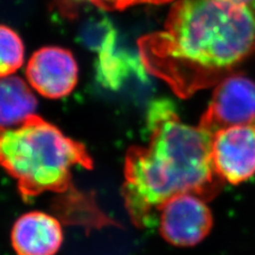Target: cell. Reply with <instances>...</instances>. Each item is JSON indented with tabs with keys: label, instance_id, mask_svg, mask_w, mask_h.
Here are the masks:
<instances>
[{
	"label": "cell",
	"instance_id": "obj_1",
	"mask_svg": "<svg viewBox=\"0 0 255 255\" xmlns=\"http://www.w3.org/2000/svg\"><path fill=\"white\" fill-rule=\"evenodd\" d=\"M137 46L147 73L186 99L255 57V13L221 0H178L164 30L140 37Z\"/></svg>",
	"mask_w": 255,
	"mask_h": 255
},
{
	"label": "cell",
	"instance_id": "obj_2",
	"mask_svg": "<svg viewBox=\"0 0 255 255\" xmlns=\"http://www.w3.org/2000/svg\"><path fill=\"white\" fill-rule=\"evenodd\" d=\"M147 146L127 152L122 195L135 226L149 227L170 198L193 194L210 201L225 184L214 168L213 136L182 122L172 103L158 99L147 114Z\"/></svg>",
	"mask_w": 255,
	"mask_h": 255
},
{
	"label": "cell",
	"instance_id": "obj_3",
	"mask_svg": "<svg viewBox=\"0 0 255 255\" xmlns=\"http://www.w3.org/2000/svg\"><path fill=\"white\" fill-rule=\"evenodd\" d=\"M0 166L17 181L23 200L45 193L59 195L52 210L65 225L87 231L119 226L100 210L94 194L74 185L75 167L93 168L83 143L38 115H30L16 128L0 126Z\"/></svg>",
	"mask_w": 255,
	"mask_h": 255
},
{
	"label": "cell",
	"instance_id": "obj_4",
	"mask_svg": "<svg viewBox=\"0 0 255 255\" xmlns=\"http://www.w3.org/2000/svg\"><path fill=\"white\" fill-rule=\"evenodd\" d=\"M198 125L212 136L227 128L255 125V82L238 73L222 80Z\"/></svg>",
	"mask_w": 255,
	"mask_h": 255
},
{
	"label": "cell",
	"instance_id": "obj_5",
	"mask_svg": "<svg viewBox=\"0 0 255 255\" xmlns=\"http://www.w3.org/2000/svg\"><path fill=\"white\" fill-rule=\"evenodd\" d=\"M159 233L175 247H194L212 231L214 219L202 198L181 194L170 198L159 209Z\"/></svg>",
	"mask_w": 255,
	"mask_h": 255
},
{
	"label": "cell",
	"instance_id": "obj_6",
	"mask_svg": "<svg viewBox=\"0 0 255 255\" xmlns=\"http://www.w3.org/2000/svg\"><path fill=\"white\" fill-rule=\"evenodd\" d=\"M214 168L223 182L241 184L255 175V125L235 126L214 134Z\"/></svg>",
	"mask_w": 255,
	"mask_h": 255
},
{
	"label": "cell",
	"instance_id": "obj_7",
	"mask_svg": "<svg viewBox=\"0 0 255 255\" xmlns=\"http://www.w3.org/2000/svg\"><path fill=\"white\" fill-rule=\"evenodd\" d=\"M29 83L50 99L69 95L78 82V65L74 55L61 47H44L30 58L26 68Z\"/></svg>",
	"mask_w": 255,
	"mask_h": 255
},
{
	"label": "cell",
	"instance_id": "obj_8",
	"mask_svg": "<svg viewBox=\"0 0 255 255\" xmlns=\"http://www.w3.org/2000/svg\"><path fill=\"white\" fill-rule=\"evenodd\" d=\"M11 242L17 255H54L63 243L61 221L46 213H27L14 223Z\"/></svg>",
	"mask_w": 255,
	"mask_h": 255
},
{
	"label": "cell",
	"instance_id": "obj_9",
	"mask_svg": "<svg viewBox=\"0 0 255 255\" xmlns=\"http://www.w3.org/2000/svg\"><path fill=\"white\" fill-rule=\"evenodd\" d=\"M96 78L99 83L109 90H118L131 75H136L145 81L147 70L141 59L117 46V37L109 43L98 53L95 64Z\"/></svg>",
	"mask_w": 255,
	"mask_h": 255
},
{
	"label": "cell",
	"instance_id": "obj_10",
	"mask_svg": "<svg viewBox=\"0 0 255 255\" xmlns=\"http://www.w3.org/2000/svg\"><path fill=\"white\" fill-rule=\"evenodd\" d=\"M37 102L35 96L22 79L0 78V126L19 125L34 114Z\"/></svg>",
	"mask_w": 255,
	"mask_h": 255
},
{
	"label": "cell",
	"instance_id": "obj_11",
	"mask_svg": "<svg viewBox=\"0 0 255 255\" xmlns=\"http://www.w3.org/2000/svg\"><path fill=\"white\" fill-rule=\"evenodd\" d=\"M116 37L117 32L111 20L101 14L85 20L78 35L79 41L86 48L98 53Z\"/></svg>",
	"mask_w": 255,
	"mask_h": 255
},
{
	"label": "cell",
	"instance_id": "obj_12",
	"mask_svg": "<svg viewBox=\"0 0 255 255\" xmlns=\"http://www.w3.org/2000/svg\"><path fill=\"white\" fill-rule=\"evenodd\" d=\"M25 48L19 35L11 28L0 25V78L9 77L20 68Z\"/></svg>",
	"mask_w": 255,
	"mask_h": 255
},
{
	"label": "cell",
	"instance_id": "obj_13",
	"mask_svg": "<svg viewBox=\"0 0 255 255\" xmlns=\"http://www.w3.org/2000/svg\"><path fill=\"white\" fill-rule=\"evenodd\" d=\"M61 1L65 7H73L81 3H91L101 10L117 11L136 4H163L172 0H61Z\"/></svg>",
	"mask_w": 255,
	"mask_h": 255
},
{
	"label": "cell",
	"instance_id": "obj_14",
	"mask_svg": "<svg viewBox=\"0 0 255 255\" xmlns=\"http://www.w3.org/2000/svg\"><path fill=\"white\" fill-rule=\"evenodd\" d=\"M221 1L229 2V3H233V4H238V5H250L253 3L254 0H221Z\"/></svg>",
	"mask_w": 255,
	"mask_h": 255
},
{
	"label": "cell",
	"instance_id": "obj_15",
	"mask_svg": "<svg viewBox=\"0 0 255 255\" xmlns=\"http://www.w3.org/2000/svg\"><path fill=\"white\" fill-rule=\"evenodd\" d=\"M251 7H254V10H255V0L253 1V3L251 4Z\"/></svg>",
	"mask_w": 255,
	"mask_h": 255
}]
</instances>
